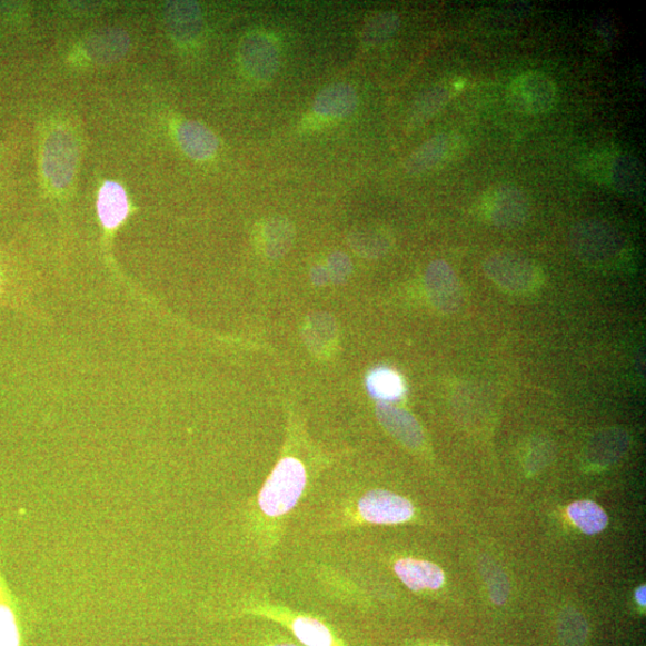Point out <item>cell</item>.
Instances as JSON below:
<instances>
[{
	"instance_id": "ffe728a7",
	"label": "cell",
	"mask_w": 646,
	"mask_h": 646,
	"mask_svg": "<svg viewBox=\"0 0 646 646\" xmlns=\"http://www.w3.org/2000/svg\"><path fill=\"white\" fill-rule=\"evenodd\" d=\"M367 388L375 399L385 404L397 401L405 394V385L400 375L386 368L376 369L369 374Z\"/></svg>"
},
{
	"instance_id": "d6986e66",
	"label": "cell",
	"mask_w": 646,
	"mask_h": 646,
	"mask_svg": "<svg viewBox=\"0 0 646 646\" xmlns=\"http://www.w3.org/2000/svg\"><path fill=\"white\" fill-rule=\"evenodd\" d=\"M401 27V19L397 12L381 11L370 16L364 29H361L360 40L367 47L380 46L394 36Z\"/></svg>"
},
{
	"instance_id": "603a6c76",
	"label": "cell",
	"mask_w": 646,
	"mask_h": 646,
	"mask_svg": "<svg viewBox=\"0 0 646 646\" xmlns=\"http://www.w3.org/2000/svg\"><path fill=\"white\" fill-rule=\"evenodd\" d=\"M266 254L279 258L287 254L292 242V229L287 219L274 218L265 228Z\"/></svg>"
},
{
	"instance_id": "8992f818",
	"label": "cell",
	"mask_w": 646,
	"mask_h": 646,
	"mask_svg": "<svg viewBox=\"0 0 646 646\" xmlns=\"http://www.w3.org/2000/svg\"><path fill=\"white\" fill-rule=\"evenodd\" d=\"M240 59L245 71L258 82L272 80L279 69L278 46L262 31H255L244 38Z\"/></svg>"
},
{
	"instance_id": "52a82bcc",
	"label": "cell",
	"mask_w": 646,
	"mask_h": 646,
	"mask_svg": "<svg viewBox=\"0 0 646 646\" xmlns=\"http://www.w3.org/2000/svg\"><path fill=\"white\" fill-rule=\"evenodd\" d=\"M425 287L430 301L440 312L459 311L465 304L460 280L451 266L444 260H436L429 265L425 272Z\"/></svg>"
},
{
	"instance_id": "ac0fdd59",
	"label": "cell",
	"mask_w": 646,
	"mask_h": 646,
	"mask_svg": "<svg viewBox=\"0 0 646 646\" xmlns=\"http://www.w3.org/2000/svg\"><path fill=\"white\" fill-rule=\"evenodd\" d=\"M22 627L18 609L0 575V646H22Z\"/></svg>"
},
{
	"instance_id": "4316f807",
	"label": "cell",
	"mask_w": 646,
	"mask_h": 646,
	"mask_svg": "<svg viewBox=\"0 0 646 646\" xmlns=\"http://www.w3.org/2000/svg\"><path fill=\"white\" fill-rule=\"evenodd\" d=\"M329 276L325 267L318 266L312 270V280L318 284H324L328 280Z\"/></svg>"
},
{
	"instance_id": "3957f363",
	"label": "cell",
	"mask_w": 646,
	"mask_h": 646,
	"mask_svg": "<svg viewBox=\"0 0 646 646\" xmlns=\"http://www.w3.org/2000/svg\"><path fill=\"white\" fill-rule=\"evenodd\" d=\"M484 272L504 290L525 294L537 289L540 282L538 266L514 251H498L483 264Z\"/></svg>"
},
{
	"instance_id": "4fadbf2b",
	"label": "cell",
	"mask_w": 646,
	"mask_h": 646,
	"mask_svg": "<svg viewBox=\"0 0 646 646\" xmlns=\"http://www.w3.org/2000/svg\"><path fill=\"white\" fill-rule=\"evenodd\" d=\"M394 572L414 592L424 589L436 590L443 587L445 583L444 572L430 561L411 558L401 559L394 565Z\"/></svg>"
},
{
	"instance_id": "9a60e30c",
	"label": "cell",
	"mask_w": 646,
	"mask_h": 646,
	"mask_svg": "<svg viewBox=\"0 0 646 646\" xmlns=\"http://www.w3.org/2000/svg\"><path fill=\"white\" fill-rule=\"evenodd\" d=\"M178 140L183 152L198 161L211 159L219 147L213 132L196 121H186L180 125Z\"/></svg>"
},
{
	"instance_id": "ba28073f",
	"label": "cell",
	"mask_w": 646,
	"mask_h": 646,
	"mask_svg": "<svg viewBox=\"0 0 646 646\" xmlns=\"http://www.w3.org/2000/svg\"><path fill=\"white\" fill-rule=\"evenodd\" d=\"M358 513L374 525H399L415 515L411 501L388 491H371L360 499Z\"/></svg>"
},
{
	"instance_id": "7402d4cb",
	"label": "cell",
	"mask_w": 646,
	"mask_h": 646,
	"mask_svg": "<svg viewBox=\"0 0 646 646\" xmlns=\"http://www.w3.org/2000/svg\"><path fill=\"white\" fill-rule=\"evenodd\" d=\"M171 23L177 36L182 40H192L201 30V13L196 3H176L171 8Z\"/></svg>"
},
{
	"instance_id": "44dd1931",
	"label": "cell",
	"mask_w": 646,
	"mask_h": 646,
	"mask_svg": "<svg viewBox=\"0 0 646 646\" xmlns=\"http://www.w3.org/2000/svg\"><path fill=\"white\" fill-rule=\"evenodd\" d=\"M567 514L583 533L589 535L603 531L608 525L607 514L594 501H575L567 510Z\"/></svg>"
},
{
	"instance_id": "f1b7e54d",
	"label": "cell",
	"mask_w": 646,
	"mask_h": 646,
	"mask_svg": "<svg viewBox=\"0 0 646 646\" xmlns=\"http://www.w3.org/2000/svg\"><path fill=\"white\" fill-rule=\"evenodd\" d=\"M264 646H299V645H296V644L290 643V642H275V643L266 644Z\"/></svg>"
},
{
	"instance_id": "484cf974",
	"label": "cell",
	"mask_w": 646,
	"mask_h": 646,
	"mask_svg": "<svg viewBox=\"0 0 646 646\" xmlns=\"http://www.w3.org/2000/svg\"><path fill=\"white\" fill-rule=\"evenodd\" d=\"M11 295L12 292L9 291L8 281L2 271H0V305L9 302Z\"/></svg>"
},
{
	"instance_id": "2e32d148",
	"label": "cell",
	"mask_w": 646,
	"mask_h": 646,
	"mask_svg": "<svg viewBox=\"0 0 646 646\" xmlns=\"http://www.w3.org/2000/svg\"><path fill=\"white\" fill-rule=\"evenodd\" d=\"M98 211L107 229L118 228L129 215V200L123 188L116 182H106L101 188Z\"/></svg>"
},
{
	"instance_id": "cb8c5ba5",
	"label": "cell",
	"mask_w": 646,
	"mask_h": 646,
	"mask_svg": "<svg viewBox=\"0 0 646 646\" xmlns=\"http://www.w3.org/2000/svg\"><path fill=\"white\" fill-rule=\"evenodd\" d=\"M354 247L360 255L369 258L382 257L390 248L388 236L378 230H364L352 236Z\"/></svg>"
},
{
	"instance_id": "8fae6325",
	"label": "cell",
	"mask_w": 646,
	"mask_h": 646,
	"mask_svg": "<svg viewBox=\"0 0 646 646\" xmlns=\"http://www.w3.org/2000/svg\"><path fill=\"white\" fill-rule=\"evenodd\" d=\"M356 89L348 83H336L325 88L317 95L312 103L315 115L327 119H345L351 117L358 107Z\"/></svg>"
},
{
	"instance_id": "7c38bea8",
	"label": "cell",
	"mask_w": 646,
	"mask_h": 646,
	"mask_svg": "<svg viewBox=\"0 0 646 646\" xmlns=\"http://www.w3.org/2000/svg\"><path fill=\"white\" fill-rule=\"evenodd\" d=\"M607 182L622 195H637L645 186V169L637 157L617 155L608 165Z\"/></svg>"
},
{
	"instance_id": "6da1fadb",
	"label": "cell",
	"mask_w": 646,
	"mask_h": 646,
	"mask_svg": "<svg viewBox=\"0 0 646 646\" xmlns=\"http://www.w3.org/2000/svg\"><path fill=\"white\" fill-rule=\"evenodd\" d=\"M307 484V471L301 461L286 458L279 461L259 495L261 511L270 517L290 513L301 498Z\"/></svg>"
},
{
	"instance_id": "5bb4252c",
	"label": "cell",
	"mask_w": 646,
	"mask_h": 646,
	"mask_svg": "<svg viewBox=\"0 0 646 646\" xmlns=\"http://www.w3.org/2000/svg\"><path fill=\"white\" fill-rule=\"evenodd\" d=\"M459 91L460 82L458 81L438 83L424 92L411 109L408 119L409 128L415 130L430 121Z\"/></svg>"
},
{
	"instance_id": "e0dca14e",
	"label": "cell",
	"mask_w": 646,
	"mask_h": 646,
	"mask_svg": "<svg viewBox=\"0 0 646 646\" xmlns=\"http://www.w3.org/2000/svg\"><path fill=\"white\" fill-rule=\"evenodd\" d=\"M378 418L392 435H396L408 446H418L421 443V431L417 421L397 407L389 404L377 405Z\"/></svg>"
},
{
	"instance_id": "5b68a950",
	"label": "cell",
	"mask_w": 646,
	"mask_h": 646,
	"mask_svg": "<svg viewBox=\"0 0 646 646\" xmlns=\"http://www.w3.org/2000/svg\"><path fill=\"white\" fill-rule=\"evenodd\" d=\"M488 220L500 229H515L524 226L530 215L528 197L521 189L510 185L498 186L485 200Z\"/></svg>"
},
{
	"instance_id": "83f0119b",
	"label": "cell",
	"mask_w": 646,
	"mask_h": 646,
	"mask_svg": "<svg viewBox=\"0 0 646 646\" xmlns=\"http://www.w3.org/2000/svg\"><path fill=\"white\" fill-rule=\"evenodd\" d=\"M645 592H646V587L645 586L639 587L637 589V592H636L637 602L642 606H645V602H646L645 600V596H646Z\"/></svg>"
},
{
	"instance_id": "d4e9b609",
	"label": "cell",
	"mask_w": 646,
	"mask_h": 646,
	"mask_svg": "<svg viewBox=\"0 0 646 646\" xmlns=\"http://www.w3.org/2000/svg\"><path fill=\"white\" fill-rule=\"evenodd\" d=\"M352 271V265L348 256L335 254L328 259V276L336 280H344Z\"/></svg>"
},
{
	"instance_id": "277c9868",
	"label": "cell",
	"mask_w": 646,
	"mask_h": 646,
	"mask_svg": "<svg viewBox=\"0 0 646 646\" xmlns=\"http://www.w3.org/2000/svg\"><path fill=\"white\" fill-rule=\"evenodd\" d=\"M559 100L558 88L540 72H526L515 78L508 88V101L517 112L541 116L550 112Z\"/></svg>"
},
{
	"instance_id": "7a4b0ae2",
	"label": "cell",
	"mask_w": 646,
	"mask_h": 646,
	"mask_svg": "<svg viewBox=\"0 0 646 646\" xmlns=\"http://www.w3.org/2000/svg\"><path fill=\"white\" fill-rule=\"evenodd\" d=\"M569 242L574 255L582 262L593 266L616 260L624 249L622 233L598 219H586L577 223L570 232Z\"/></svg>"
},
{
	"instance_id": "9c48e42d",
	"label": "cell",
	"mask_w": 646,
	"mask_h": 646,
	"mask_svg": "<svg viewBox=\"0 0 646 646\" xmlns=\"http://www.w3.org/2000/svg\"><path fill=\"white\" fill-rule=\"evenodd\" d=\"M254 612L286 625L305 646H348L332 629L317 618L275 609H255Z\"/></svg>"
},
{
	"instance_id": "30bf717a",
	"label": "cell",
	"mask_w": 646,
	"mask_h": 646,
	"mask_svg": "<svg viewBox=\"0 0 646 646\" xmlns=\"http://www.w3.org/2000/svg\"><path fill=\"white\" fill-rule=\"evenodd\" d=\"M456 148L455 139L439 133L423 143L405 163L407 175L417 177L444 165Z\"/></svg>"
}]
</instances>
